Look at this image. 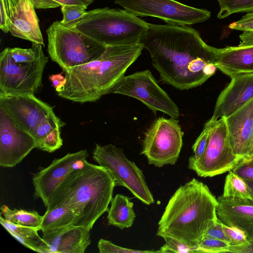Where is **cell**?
Masks as SVG:
<instances>
[{"mask_svg": "<svg viewBox=\"0 0 253 253\" xmlns=\"http://www.w3.org/2000/svg\"><path fill=\"white\" fill-rule=\"evenodd\" d=\"M139 43L150 53L161 81L180 90L202 84L217 69V48L188 26L148 23Z\"/></svg>", "mask_w": 253, "mask_h": 253, "instance_id": "obj_1", "label": "cell"}, {"mask_svg": "<svg viewBox=\"0 0 253 253\" xmlns=\"http://www.w3.org/2000/svg\"><path fill=\"white\" fill-rule=\"evenodd\" d=\"M217 198L208 186L194 178L169 199L158 222L157 235L189 246L197 245L217 219Z\"/></svg>", "mask_w": 253, "mask_h": 253, "instance_id": "obj_2", "label": "cell"}, {"mask_svg": "<svg viewBox=\"0 0 253 253\" xmlns=\"http://www.w3.org/2000/svg\"><path fill=\"white\" fill-rule=\"evenodd\" d=\"M143 48L140 43L107 46L98 58L64 71L66 83L57 94L72 102L84 103L96 101L111 93Z\"/></svg>", "mask_w": 253, "mask_h": 253, "instance_id": "obj_3", "label": "cell"}, {"mask_svg": "<svg viewBox=\"0 0 253 253\" xmlns=\"http://www.w3.org/2000/svg\"><path fill=\"white\" fill-rule=\"evenodd\" d=\"M114 179L104 167L86 161L71 172L53 193L46 210L64 206L77 215L75 226L91 230L97 219L108 210L113 198Z\"/></svg>", "mask_w": 253, "mask_h": 253, "instance_id": "obj_4", "label": "cell"}, {"mask_svg": "<svg viewBox=\"0 0 253 253\" xmlns=\"http://www.w3.org/2000/svg\"><path fill=\"white\" fill-rule=\"evenodd\" d=\"M107 46L139 43L148 23L125 10L109 7L88 11L74 27Z\"/></svg>", "mask_w": 253, "mask_h": 253, "instance_id": "obj_5", "label": "cell"}, {"mask_svg": "<svg viewBox=\"0 0 253 253\" xmlns=\"http://www.w3.org/2000/svg\"><path fill=\"white\" fill-rule=\"evenodd\" d=\"M46 34L49 56L63 71L98 58L107 46L58 21L48 27Z\"/></svg>", "mask_w": 253, "mask_h": 253, "instance_id": "obj_6", "label": "cell"}, {"mask_svg": "<svg viewBox=\"0 0 253 253\" xmlns=\"http://www.w3.org/2000/svg\"><path fill=\"white\" fill-rule=\"evenodd\" d=\"M92 157L109 172L116 185L126 187L145 205L154 203L142 170L126 157L122 148L112 144H96Z\"/></svg>", "mask_w": 253, "mask_h": 253, "instance_id": "obj_7", "label": "cell"}, {"mask_svg": "<svg viewBox=\"0 0 253 253\" xmlns=\"http://www.w3.org/2000/svg\"><path fill=\"white\" fill-rule=\"evenodd\" d=\"M206 124L209 134L205 153L199 160L188 161V168L203 177L229 171L246 158L234 153L229 140L225 118L210 119Z\"/></svg>", "mask_w": 253, "mask_h": 253, "instance_id": "obj_8", "label": "cell"}, {"mask_svg": "<svg viewBox=\"0 0 253 253\" xmlns=\"http://www.w3.org/2000/svg\"><path fill=\"white\" fill-rule=\"evenodd\" d=\"M183 132L175 119L159 117L145 132L141 154L156 167L174 165L183 144Z\"/></svg>", "mask_w": 253, "mask_h": 253, "instance_id": "obj_9", "label": "cell"}, {"mask_svg": "<svg viewBox=\"0 0 253 253\" xmlns=\"http://www.w3.org/2000/svg\"><path fill=\"white\" fill-rule=\"evenodd\" d=\"M111 93L137 99L154 113L160 111L175 119L180 115L177 105L158 85L148 70L124 76L113 89Z\"/></svg>", "mask_w": 253, "mask_h": 253, "instance_id": "obj_10", "label": "cell"}, {"mask_svg": "<svg viewBox=\"0 0 253 253\" xmlns=\"http://www.w3.org/2000/svg\"><path fill=\"white\" fill-rule=\"evenodd\" d=\"M114 2L136 16L157 17L168 24L180 26L202 23L211 16L207 9L175 0H115Z\"/></svg>", "mask_w": 253, "mask_h": 253, "instance_id": "obj_11", "label": "cell"}, {"mask_svg": "<svg viewBox=\"0 0 253 253\" xmlns=\"http://www.w3.org/2000/svg\"><path fill=\"white\" fill-rule=\"evenodd\" d=\"M48 57L43 52L30 63H16L5 48L0 53V92L34 94L42 85Z\"/></svg>", "mask_w": 253, "mask_h": 253, "instance_id": "obj_12", "label": "cell"}, {"mask_svg": "<svg viewBox=\"0 0 253 253\" xmlns=\"http://www.w3.org/2000/svg\"><path fill=\"white\" fill-rule=\"evenodd\" d=\"M0 108L16 126L33 136L42 120L54 113L50 105L31 94L0 92Z\"/></svg>", "mask_w": 253, "mask_h": 253, "instance_id": "obj_13", "label": "cell"}, {"mask_svg": "<svg viewBox=\"0 0 253 253\" xmlns=\"http://www.w3.org/2000/svg\"><path fill=\"white\" fill-rule=\"evenodd\" d=\"M88 155L86 149L68 153L35 173L32 178L34 197L41 199L47 208L59 185L71 172L84 165Z\"/></svg>", "mask_w": 253, "mask_h": 253, "instance_id": "obj_14", "label": "cell"}, {"mask_svg": "<svg viewBox=\"0 0 253 253\" xmlns=\"http://www.w3.org/2000/svg\"><path fill=\"white\" fill-rule=\"evenodd\" d=\"M36 148L33 136L16 126L0 108V166L14 167Z\"/></svg>", "mask_w": 253, "mask_h": 253, "instance_id": "obj_15", "label": "cell"}, {"mask_svg": "<svg viewBox=\"0 0 253 253\" xmlns=\"http://www.w3.org/2000/svg\"><path fill=\"white\" fill-rule=\"evenodd\" d=\"M13 36L44 45L39 20L32 0H2Z\"/></svg>", "mask_w": 253, "mask_h": 253, "instance_id": "obj_16", "label": "cell"}, {"mask_svg": "<svg viewBox=\"0 0 253 253\" xmlns=\"http://www.w3.org/2000/svg\"><path fill=\"white\" fill-rule=\"evenodd\" d=\"M230 77V83L217 99L212 120L228 117L253 98V73L237 74Z\"/></svg>", "mask_w": 253, "mask_h": 253, "instance_id": "obj_17", "label": "cell"}, {"mask_svg": "<svg viewBox=\"0 0 253 253\" xmlns=\"http://www.w3.org/2000/svg\"><path fill=\"white\" fill-rule=\"evenodd\" d=\"M90 231L83 226L72 225L42 234L40 253H84L91 243Z\"/></svg>", "mask_w": 253, "mask_h": 253, "instance_id": "obj_18", "label": "cell"}, {"mask_svg": "<svg viewBox=\"0 0 253 253\" xmlns=\"http://www.w3.org/2000/svg\"><path fill=\"white\" fill-rule=\"evenodd\" d=\"M229 140L237 155L252 156L253 148V98L225 118Z\"/></svg>", "mask_w": 253, "mask_h": 253, "instance_id": "obj_19", "label": "cell"}, {"mask_svg": "<svg viewBox=\"0 0 253 253\" xmlns=\"http://www.w3.org/2000/svg\"><path fill=\"white\" fill-rule=\"evenodd\" d=\"M216 214L223 224L244 232L249 242L253 241V205L234 202L222 195L217 198Z\"/></svg>", "mask_w": 253, "mask_h": 253, "instance_id": "obj_20", "label": "cell"}, {"mask_svg": "<svg viewBox=\"0 0 253 253\" xmlns=\"http://www.w3.org/2000/svg\"><path fill=\"white\" fill-rule=\"evenodd\" d=\"M215 64L217 68L230 77L253 73V46L217 48Z\"/></svg>", "mask_w": 253, "mask_h": 253, "instance_id": "obj_21", "label": "cell"}, {"mask_svg": "<svg viewBox=\"0 0 253 253\" xmlns=\"http://www.w3.org/2000/svg\"><path fill=\"white\" fill-rule=\"evenodd\" d=\"M64 125L54 113L43 119L33 135L36 148L49 153L59 149L63 144L61 128Z\"/></svg>", "mask_w": 253, "mask_h": 253, "instance_id": "obj_22", "label": "cell"}, {"mask_svg": "<svg viewBox=\"0 0 253 253\" xmlns=\"http://www.w3.org/2000/svg\"><path fill=\"white\" fill-rule=\"evenodd\" d=\"M110 203V207L107 211L108 224L121 229L130 227L136 217L133 203L128 197L117 194L112 198Z\"/></svg>", "mask_w": 253, "mask_h": 253, "instance_id": "obj_23", "label": "cell"}, {"mask_svg": "<svg viewBox=\"0 0 253 253\" xmlns=\"http://www.w3.org/2000/svg\"><path fill=\"white\" fill-rule=\"evenodd\" d=\"M77 215L71 209L59 206L50 210H46L42 216L40 230L42 234H47L63 228L75 225Z\"/></svg>", "mask_w": 253, "mask_h": 253, "instance_id": "obj_24", "label": "cell"}, {"mask_svg": "<svg viewBox=\"0 0 253 253\" xmlns=\"http://www.w3.org/2000/svg\"><path fill=\"white\" fill-rule=\"evenodd\" d=\"M222 196L234 202L253 205L249 187L244 179L232 170L225 177Z\"/></svg>", "mask_w": 253, "mask_h": 253, "instance_id": "obj_25", "label": "cell"}, {"mask_svg": "<svg viewBox=\"0 0 253 253\" xmlns=\"http://www.w3.org/2000/svg\"><path fill=\"white\" fill-rule=\"evenodd\" d=\"M0 211L3 217L9 222L40 229L42 216L40 215L37 211L11 209L6 205H2Z\"/></svg>", "mask_w": 253, "mask_h": 253, "instance_id": "obj_26", "label": "cell"}, {"mask_svg": "<svg viewBox=\"0 0 253 253\" xmlns=\"http://www.w3.org/2000/svg\"><path fill=\"white\" fill-rule=\"evenodd\" d=\"M220 10L217 17L223 19L236 13L253 11V0H217Z\"/></svg>", "mask_w": 253, "mask_h": 253, "instance_id": "obj_27", "label": "cell"}, {"mask_svg": "<svg viewBox=\"0 0 253 253\" xmlns=\"http://www.w3.org/2000/svg\"><path fill=\"white\" fill-rule=\"evenodd\" d=\"M0 223L5 230L13 237L19 236L23 238L41 241L38 232L39 228L26 226L11 223L5 219L0 214Z\"/></svg>", "mask_w": 253, "mask_h": 253, "instance_id": "obj_28", "label": "cell"}, {"mask_svg": "<svg viewBox=\"0 0 253 253\" xmlns=\"http://www.w3.org/2000/svg\"><path fill=\"white\" fill-rule=\"evenodd\" d=\"M42 45L39 43H33L32 47L30 48L8 47V50L15 62L30 63L37 60L43 52Z\"/></svg>", "mask_w": 253, "mask_h": 253, "instance_id": "obj_29", "label": "cell"}, {"mask_svg": "<svg viewBox=\"0 0 253 253\" xmlns=\"http://www.w3.org/2000/svg\"><path fill=\"white\" fill-rule=\"evenodd\" d=\"M222 226L229 244V252L239 253L240 250L249 242L245 233L236 227L229 226L223 223Z\"/></svg>", "mask_w": 253, "mask_h": 253, "instance_id": "obj_30", "label": "cell"}, {"mask_svg": "<svg viewBox=\"0 0 253 253\" xmlns=\"http://www.w3.org/2000/svg\"><path fill=\"white\" fill-rule=\"evenodd\" d=\"M87 6L78 5H66L61 6L63 19L61 23L65 27L74 28L85 16Z\"/></svg>", "mask_w": 253, "mask_h": 253, "instance_id": "obj_31", "label": "cell"}, {"mask_svg": "<svg viewBox=\"0 0 253 253\" xmlns=\"http://www.w3.org/2000/svg\"><path fill=\"white\" fill-rule=\"evenodd\" d=\"M163 238L165 240V243L159 250V253H202L198 245L189 246L171 238Z\"/></svg>", "mask_w": 253, "mask_h": 253, "instance_id": "obj_32", "label": "cell"}, {"mask_svg": "<svg viewBox=\"0 0 253 253\" xmlns=\"http://www.w3.org/2000/svg\"><path fill=\"white\" fill-rule=\"evenodd\" d=\"M197 245L202 253H219L229 252V244L228 242L211 237L204 236Z\"/></svg>", "mask_w": 253, "mask_h": 253, "instance_id": "obj_33", "label": "cell"}, {"mask_svg": "<svg viewBox=\"0 0 253 253\" xmlns=\"http://www.w3.org/2000/svg\"><path fill=\"white\" fill-rule=\"evenodd\" d=\"M94 0H32L35 9H48L66 5L88 6Z\"/></svg>", "mask_w": 253, "mask_h": 253, "instance_id": "obj_34", "label": "cell"}, {"mask_svg": "<svg viewBox=\"0 0 253 253\" xmlns=\"http://www.w3.org/2000/svg\"><path fill=\"white\" fill-rule=\"evenodd\" d=\"M100 253H159V251L136 250L119 246L109 240L100 239L97 244Z\"/></svg>", "mask_w": 253, "mask_h": 253, "instance_id": "obj_35", "label": "cell"}, {"mask_svg": "<svg viewBox=\"0 0 253 253\" xmlns=\"http://www.w3.org/2000/svg\"><path fill=\"white\" fill-rule=\"evenodd\" d=\"M209 134V126L206 123L202 131L192 147L194 155L189 157V160L198 161L202 157L207 147Z\"/></svg>", "mask_w": 253, "mask_h": 253, "instance_id": "obj_36", "label": "cell"}, {"mask_svg": "<svg viewBox=\"0 0 253 253\" xmlns=\"http://www.w3.org/2000/svg\"><path fill=\"white\" fill-rule=\"evenodd\" d=\"M231 170L243 179L253 181V156L244 158Z\"/></svg>", "mask_w": 253, "mask_h": 253, "instance_id": "obj_37", "label": "cell"}, {"mask_svg": "<svg viewBox=\"0 0 253 253\" xmlns=\"http://www.w3.org/2000/svg\"><path fill=\"white\" fill-rule=\"evenodd\" d=\"M229 28L241 31H253V11L248 12L238 21L231 23Z\"/></svg>", "mask_w": 253, "mask_h": 253, "instance_id": "obj_38", "label": "cell"}, {"mask_svg": "<svg viewBox=\"0 0 253 253\" xmlns=\"http://www.w3.org/2000/svg\"><path fill=\"white\" fill-rule=\"evenodd\" d=\"M222 225V222L217 219L207 230L204 236L219 239L228 242L223 230Z\"/></svg>", "mask_w": 253, "mask_h": 253, "instance_id": "obj_39", "label": "cell"}, {"mask_svg": "<svg viewBox=\"0 0 253 253\" xmlns=\"http://www.w3.org/2000/svg\"><path fill=\"white\" fill-rule=\"evenodd\" d=\"M49 79L57 92L61 91L66 83V78L61 74H53L49 76Z\"/></svg>", "mask_w": 253, "mask_h": 253, "instance_id": "obj_40", "label": "cell"}, {"mask_svg": "<svg viewBox=\"0 0 253 253\" xmlns=\"http://www.w3.org/2000/svg\"><path fill=\"white\" fill-rule=\"evenodd\" d=\"M0 28L5 33L9 32L8 21L2 0H0Z\"/></svg>", "mask_w": 253, "mask_h": 253, "instance_id": "obj_41", "label": "cell"}, {"mask_svg": "<svg viewBox=\"0 0 253 253\" xmlns=\"http://www.w3.org/2000/svg\"><path fill=\"white\" fill-rule=\"evenodd\" d=\"M239 37L241 42L238 46H253V31H243Z\"/></svg>", "mask_w": 253, "mask_h": 253, "instance_id": "obj_42", "label": "cell"}, {"mask_svg": "<svg viewBox=\"0 0 253 253\" xmlns=\"http://www.w3.org/2000/svg\"><path fill=\"white\" fill-rule=\"evenodd\" d=\"M239 253H253V241L249 242L240 250Z\"/></svg>", "mask_w": 253, "mask_h": 253, "instance_id": "obj_43", "label": "cell"}, {"mask_svg": "<svg viewBox=\"0 0 253 253\" xmlns=\"http://www.w3.org/2000/svg\"><path fill=\"white\" fill-rule=\"evenodd\" d=\"M244 180L250 189L253 200V181L245 179Z\"/></svg>", "mask_w": 253, "mask_h": 253, "instance_id": "obj_44", "label": "cell"}, {"mask_svg": "<svg viewBox=\"0 0 253 253\" xmlns=\"http://www.w3.org/2000/svg\"><path fill=\"white\" fill-rule=\"evenodd\" d=\"M252 156H253V152H252Z\"/></svg>", "mask_w": 253, "mask_h": 253, "instance_id": "obj_45", "label": "cell"}]
</instances>
